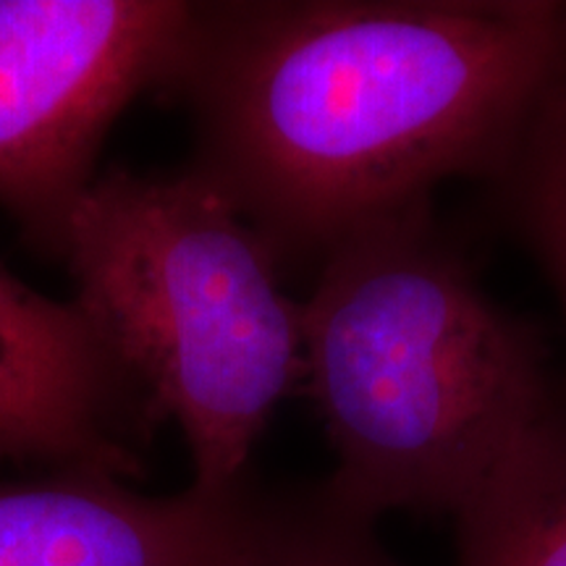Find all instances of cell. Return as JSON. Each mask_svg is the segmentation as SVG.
I'll list each match as a JSON object with an SVG mask.
<instances>
[{"label": "cell", "instance_id": "9c48e42d", "mask_svg": "<svg viewBox=\"0 0 566 566\" xmlns=\"http://www.w3.org/2000/svg\"><path fill=\"white\" fill-rule=\"evenodd\" d=\"M254 566H401L375 535V520L354 512L325 483L279 491L263 554Z\"/></svg>", "mask_w": 566, "mask_h": 566}, {"label": "cell", "instance_id": "ba28073f", "mask_svg": "<svg viewBox=\"0 0 566 566\" xmlns=\"http://www.w3.org/2000/svg\"><path fill=\"white\" fill-rule=\"evenodd\" d=\"M491 187L509 229L546 273L566 325V66Z\"/></svg>", "mask_w": 566, "mask_h": 566}, {"label": "cell", "instance_id": "6da1fadb", "mask_svg": "<svg viewBox=\"0 0 566 566\" xmlns=\"http://www.w3.org/2000/svg\"><path fill=\"white\" fill-rule=\"evenodd\" d=\"M564 66L566 0H239L197 3L160 92L283 268L491 184Z\"/></svg>", "mask_w": 566, "mask_h": 566}, {"label": "cell", "instance_id": "5b68a950", "mask_svg": "<svg viewBox=\"0 0 566 566\" xmlns=\"http://www.w3.org/2000/svg\"><path fill=\"white\" fill-rule=\"evenodd\" d=\"M163 424L74 300L34 292L0 265V459L139 480Z\"/></svg>", "mask_w": 566, "mask_h": 566}, {"label": "cell", "instance_id": "52a82bcc", "mask_svg": "<svg viewBox=\"0 0 566 566\" xmlns=\"http://www.w3.org/2000/svg\"><path fill=\"white\" fill-rule=\"evenodd\" d=\"M457 520V566H566V399L551 409Z\"/></svg>", "mask_w": 566, "mask_h": 566}, {"label": "cell", "instance_id": "3957f363", "mask_svg": "<svg viewBox=\"0 0 566 566\" xmlns=\"http://www.w3.org/2000/svg\"><path fill=\"white\" fill-rule=\"evenodd\" d=\"M61 263L74 302L181 428L192 488L229 491L281 399L304 380L302 304L212 184L111 168L71 212Z\"/></svg>", "mask_w": 566, "mask_h": 566}, {"label": "cell", "instance_id": "7a4b0ae2", "mask_svg": "<svg viewBox=\"0 0 566 566\" xmlns=\"http://www.w3.org/2000/svg\"><path fill=\"white\" fill-rule=\"evenodd\" d=\"M304 380L354 512L457 514L554 409L548 344L422 202L342 239L302 304Z\"/></svg>", "mask_w": 566, "mask_h": 566}, {"label": "cell", "instance_id": "277c9868", "mask_svg": "<svg viewBox=\"0 0 566 566\" xmlns=\"http://www.w3.org/2000/svg\"><path fill=\"white\" fill-rule=\"evenodd\" d=\"M197 3L0 0V208L59 260L97 153L134 97L160 92Z\"/></svg>", "mask_w": 566, "mask_h": 566}, {"label": "cell", "instance_id": "8992f818", "mask_svg": "<svg viewBox=\"0 0 566 566\" xmlns=\"http://www.w3.org/2000/svg\"><path fill=\"white\" fill-rule=\"evenodd\" d=\"M279 491L145 495L122 480L48 472L0 483V566H254Z\"/></svg>", "mask_w": 566, "mask_h": 566}]
</instances>
